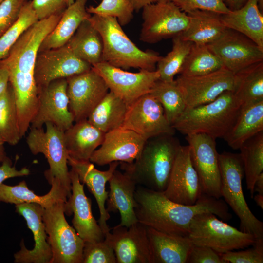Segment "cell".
Returning <instances> with one entry per match:
<instances>
[{
  "label": "cell",
  "instance_id": "obj_1",
  "mask_svg": "<svg viewBox=\"0 0 263 263\" xmlns=\"http://www.w3.org/2000/svg\"><path fill=\"white\" fill-rule=\"evenodd\" d=\"M63 12L39 20L30 26L11 47L6 57L0 60L9 74V82L15 95L20 135L24 136L38 107V90L34 70L39 47L53 30Z\"/></svg>",
  "mask_w": 263,
  "mask_h": 263
},
{
  "label": "cell",
  "instance_id": "obj_2",
  "mask_svg": "<svg viewBox=\"0 0 263 263\" xmlns=\"http://www.w3.org/2000/svg\"><path fill=\"white\" fill-rule=\"evenodd\" d=\"M134 198V210L139 222L171 235L188 236L192 219L200 213H212L225 221L232 217L224 200L205 194L195 204L187 205L170 200L163 192L137 186Z\"/></svg>",
  "mask_w": 263,
  "mask_h": 263
},
{
  "label": "cell",
  "instance_id": "obj_3",
  "mask_svg": "<svg viewBox=\"0 0 263 263\" xmlns=\"http://www.w3.org/2000/svg\"><path fill=\"white\" fill-rule=\"evenodd\" d=\"M181 145L171 134H163L148 139L139 157L132 164L121 163L136 183L158 192H164L170 179Z\"/></svg>",
  "mask_w": 263,
  "mask_h": 263
},
{
  "label": "cell",
  "instance_id": "obj_4",
  "mask_svg": "<svg viewBox=\"0 0 263 263\" xmlns=\"http://www.w3.org/2000/svg\"><path fill=\"white\" fill-rule=\"evenodd\" d=\"M88 19L102 38V62L124 69L156 70L162 56L154 51L139 48L126 35L116 18L93 14Z\"/></svg>",
  "mask_w": 263,
  "mask_h": 263
},
{
  "label": "cell",
  "instance_id": "obj_5",
  "mask_svg": "<svg viewBox=\"0 0 263 263\" xmlns=\"http://www.w3.org/2000/svg\"><path fill=\"white\" fill-rule=\"evenodd\" d=\"M241 108L233 92L227 91L211 102L186 109L172 126L186 135L203 133L215 139L223 138L235 121Z\"/></svg>",
  "mask_w": 263,
  "mask_h": 263
},
{
  "label": "cell",
  "instance_id": "obj_6",
  "mask_svg": "<svg viewBox=\"0 0 263 263\" xmlns=\"http://www.w3.org/2000/svg\"><path fill=\"white\" fill-rule=\"evenodd\" d=\"M221 174V197L240 221V230L263 239V223L250 210L244 195L242 179L244 175L240 154L224 151L218 153Z\"/></svg>",
  "mask_w": 263,
  "mask_h": 263
},
{
  "label": "cell",
  "instance_id": "obj_7",
  "mask_svg": "<svg viewBox=\"0 0 263 263\" xmlns=\"http://www.w3.org/2000/svg\"><path fill=\"white\" fill-rule=\"evenodd\" d=\"M46 130L30 127L26 143L34 155L43 154L49 165L44 175L50 184L58 182L66 192L68 199L71 196V181L68 169V153L66 148L64 132L51 123H46Z\"/></svg>",
  "mask_w": 263,
  "mask_h": 263
},
{
  "label": "cell",
  "instance_id": "obj_8",
  "mask_svg": "<svg viewBox=\"0 0 263 263\" xmlns=\"http://www.w3.org/2000/svg\"><path fill=\"white\" fill-rule=\"evenodd\" d=\"M188 237L193 244L210 247L220 254L247 248L257 240L253 235L237 229L210 212L193 217Z\"/></svg>",
  "mask_w": 263,
  "mask_h": 263
},
{
  "label": "cell",
  "instance_id": "obj_9",
  "mask_svg": "<svg viewBox=\"0 0 263 263\" xmlns=\"http://www.w3.org/2000/svg\"><path fill=\"white\" fill-rule=\"evenodd\" d=\"M67 201L44 208L42 218L52 252L50 263H82L84 242L65 217Z\"/></svg>",
  "mask_w": 263,
  "mask_h": 263
},
{
  "label": "cell",
  "instance_id": "obj_10",
  "mask_svg": "<svg viewBox=\"0 0 263 263\" xmlns=\"http://www.w3.org/2000/svg\"><path fill=\"white\" fill-rule=\"evenodd\" d=\"M140 39L155 43L182 33L188 27L189 18L173 2L154 3L144 6Z\"/></svg>",
  "mask_w": 263,
  "mask_h": 263
},
{
  "label": "cell",
  "instance_id": "obj_11",
  "mask_svg": "<svg viewBox=\"0 0 263 263\" xmlns=\"http://www.w3.org/2000/svg\"><path fill=\"white\" fill-rule=\"evenodd\" d=\"M104 80L109 91L131 105L144 94L150 93L160 79L158 72L140 70L132 73L101 62L92 66Z\"/></svg>",
  "mask_w": 263,
  "mask_h": 263
},
{
  "label": "cell",
  "instance_id": "obj_12",
  "mask_svg": "<svg viewBox=\"0 0 263 263\" xmlns=\"http://www.w3.org/2000/svg\"><path fill=\"white\" fill-rule=\"evenodd\" d=\"M186 138L203 194L221 198V179L216 139L203 133L188 135Z\"/></svg>",
  "mask_w": 263,
  "mask_h": 263
},
{
  "label": "cell",
  "instance_id": "obj_13",
  "mask_svg": "<svg viewBox=\"0 0 263 263\" xmlns=\"http://www.w3.org/2000/svg\"><path fill=\"white\" fill-rule=\"evenodd\" d=\"M207 45L223 66L233 74L263 61V48L243 34L228 28Z\"/></svg>",
  "mask_w": 263,
  "mask_h": 263
},
{
  "label": "cell",
  "instance_id": "obj_14",
  "mask_svg": "<svg viewBox=\"0 0 263 263\" xmlns=\"http://www.w3.org/2000/svg\"><path fill=\"white\" fill-rule=\"evenodd\" d=\"M121 127L132 130L146 140L163 134L174 135L159 102L150 93L129 106Z\"/></svg>",
  "mask_w": 263,
  "mask_h": 263
},
{
  "label": "cell",
  "instance_id": "obj_15",
  "mask_svg": "<svg viewBox=\"0 0 263 263\" xmlns=\"http://www.w3.org/2000/svg\"><path fill=\"white\" fill-rule=\"evenodd\" d=\"M67 88V79L61 78L38 90V107L30 127L40 128L51 123L64 132L73 125Z\"/></svg>",
  "mask_w": 263,
  "mask_h": 263
},
{
  "label": "cell",
  "instance_id": "obj_16",
  "mask_svg": "<svg viewBox=\"0 0 263 263\" xmlns=\"http://www.w3.org/2000/svg\"><path fill=\"white\" fill-rule=\"evenodd\" d=\"M89 63L77 57L67 44L54 49L38 51L34 76L38 90L52 81L78 75L92 69Z\"/></svg>",
  "mask_w": 263,
  "mask_h": 263
},
{
  "label": "cell",
  "instance_id": "obj_17",
  "mask_svg": "<svg viewBox=\"0 0 263 263\" xmlns=\"http://www.w3.org/2000/svg\"><path fill=\"white\" fill-rule=\"evenodd\" d=\"M175 81L183 96L186 109H190L211 102L225 91H233L234 74L223 67L202 75H180Z\"/></svg>",
  "mask_w": 263,
  "mask_h": 263
},
{
  "label": "cell",
  "instance_id": "obj_18",
  "mask_svg": "<svg viewBox=\"0 0 263 263\" xmlns=\"http://www.w3.org/2000/svg\"><path fill=\"white\" fill-rule=\"evenodd\" d=\"M66 79L69 109L75 122L87 119L109 92L105 81L92 67L88 71Z\"/></svg>",
  "mask_w": 263,
  "mask_h": 263
},
{
  "label": "cell",
  "instance_id": "obj_19",
  "mask_svg": "<svg viewBox=\"0 0 263 263\" xmlns=\"http://www.w3.org/2000/svg\"><path fill=\"white\" fill-rule=\"evenodd\" d=\"M104 239L113 249L117 263H152L147 227L139 222L128 227L115 226Z\"/></svg>",
  "mask_w": 263,
  "mask_h": 263
},
{
  "label": "cell",
  "instance_id": "obj_20",
  "mask_svg": "<svg viewBox=\"0 0 263 263\" xmlns=\"http://www.w3.org/2000/svg\"><path fill=\"white\" fill-rule=\"evenodd\" d=\"M170 200L181 204H195L202 196L201 182L191 159L188 145H181L169 184L163 192Z\"/></svg>",
  "mask_w": 263,
  "mask_h": 263
},
{
  "label": "cell",
  "instance_id": "obj_21",
  "mask_svg": "<svg viewBox=\"0 0 263 263\" xmlns=\"http://www.w3.org/2000/svg\"><path fill=\"white\" fill-rule=\"evenodd\" d=\"M146 141L134 132L121 127L105 133L102 144L90 161L99 166L113 162L132 164L140 155Z\"/></svg>",
  "mask_w": 263,
  "mask_h": 263
},
{
  "label": "cell",
  "instance_id": "obj_22",
  "mask_svg": "<svg viewBox=\"0 0 263 263\" xmlns=\"http://www.w3.org/2000/svg\"><path fill=\"white\" fill-rule=\"evenodd\" d=\"M71 196L66 203L65 214H74L72 222L74 228L85 242H96L104 240L105 236L93 215L91 201L85 193L77 173L71 168Z\"/></svg>",
  "mask_w": 263,
  "mask_h": 263
},
{
  "label": "cell",
  "instance_id": "obj_23",
  "mask_svg": "<svg viewBox=\"0 0 263 263\" xmlns=\"http://www.w3.org/2000/svg\"><path fill=\"white\" fill-rule=\"evenodd\" d=\"M16 210L26 221L32 231L35 242L32 249H28L23 241L20 249L14 254L16 263H50L52 252L42 218L43 207L40 205L30 203L16 205Z\"/></svg>",
  "mask_w": 263,
  "mask_h": 263
},
{
  "label": "cell",
  "instance_id": "obj_24",
  "mask_svg": "<svg viewBox=\"0 0 263 263\" xmlns=\"http://www.w3.org/2000/svg\"><path fill=\"white\" fill-rule=\"evenodd\" d=\"M68 164L77 173L80 181L87 185L90 191L95 197L100 213L98 223L105 236L110 230L107 224L110 216L105 207L108 195L105 186L120 165V162H113L110 163L109 169L105 171L95 169L90 161H78L69 156Z\"/></svg>",
  "mask_w": 263,
  "mask_h": 263
},
{
  "label": "cell",
  "instance_id": "obj_25",
  "mask_svg": "<svg viewBox=\"0 0 263 263\" xmlns=\"http://www.w3.org/2000/svg\"><path fill=\"white\" fill-rule=\"evenodd\" d=\"M110 191L106 200L107 212L120 214L119 226L130 227L137 223L135 213L136 201L134 193L137 184L126 172L115 170L109 180Z\"/></svg>",
  "mask_w": 263,
  "mask_h": 263
},
{
  "label": "cell",
  "instance_id": "obj_26",
  "mask_svg": "<svg viewBox=\"0 0 263 263\" xmlns=\"http://www.w3.org/2000/svg\"><path fill=\"white\" fill-rule=\"evenodd\" d=\"M105 133L87 119L75 122L64 132V139L68 155L71 158L87 161L102 144Z\"/></svg>",
  "mask_w": 263,
  "mask_h": 263
},
{
  "label": "cell",
  "instance_id": "obj_27",
  "mask_svg": "<svg viewBox=\"0 0 263 263\" xmlns=\"http://www.w3.org/2000/svg\"><path fill=\"white\" fill-rule=\"evenodd\" d=\"M152 263H186L193 245L188 236L165 233L147 227Z\"/></svg>",
  "mask_w": 263,
  "mask_h": 263
},
{
  "label": "cell",
  "instance_id": "obj_28",
  "mask_svg": "<svg viewBox=\"0 0 263 263\" xmlns=\"http://www.w3.org/2000/svg\"><path fill=\"white\" fill-rule=\"evenodd\" d=\"M258 2L249 0L239 10L220 14V18L226 28L243 34L263 48V16Z\"/></svg>",
  "mask_w": 263,
  "mask_h": 263
},
{
  "label": "cell",
  "instance_id": "obj_29",
  "mask_svg": "<svg viewBox=\"0 0 263 263\" xmlns=\"http://www.w3.org/2000/svg\"><path fill=\"white\" fill-rule=\"evenodd\" d=\"M87 0H75L63 12L53 30L42 42L38 51L54 49L67 44L81 23L91 14L86 8Z\"/></svg>",
  "mask_w": 263,
  "mask_h": 263
},
{
  "label": "cell",
  "instance_id": "obj_30",
  "mask_svg": "<svg viewBox=\"0 0 263 263\" xmlns=\"http://www.w3.org/2000/svg\"><path fill=\"white\" fill-rule=\"evenodd\" d=\"M189 18L187 28L180 37L197 45H207L219 38L226 27L220 14L207 10H194L187 13Z\"/></svg>",
  "mask_w": 263,
  "mask_h": 263
},
{
  "label": "cell",
  "instance_id": "obj_31",
  "mask_svg": "<svg viewBox=\"0 0 263 263\" xmlns=\"http://www.w3.org/2000/svg\"><path fill=\"white\" fill-rule=\"evenodd\" d=\"M263 131V100L241 108L232 126L223 139L234 150Z\"/></svg>",
  "mask_w": 263,
  "mask_h": 263
},
{
  "label": "cell",
  "instance_id": "obj_32",
  "mask_svg": "<svg viewBox=\"0 0 263 263\" xmlns=\"http://www.w3.org/2000/svg\"><path fill=\"white\" fill-rule=\"evenodd\" d=\"M50 185L49 192L43 196H39L28 188L24 181L15 186L2 183L0 185V202L15 205L33 203L45 208L59 200L68 201L66 192L58 183L53 181Z\"/></svg>",
  "mask_w": 263,
  "mask_h": 263
},
{
  "label": "cell",
  "instance_id": "obj_33",
  "mask_svg": "<svg viewBox=\"0 0 263 263\" xmlns=\"http://www.w3.org/2000/svg\"><path fill=\"white\" fill-rule=\"evenodd\" d=\"M66 44L77 57L92 66L102 62V38L88 19L81 23Z\"/></svg>",
  "mask_w": 263,
  "mask_h": 263
},
{
  "label": "cell",
  "instance_id": "obj_34",
  "mask_svg": "<svg viewBox=\"0 0 263 263\" xmlns=\"http://www.w3.org/2000/svg\"><path fill=\"white\" fill-rule=\"evenodd\" d=\"M232 92L241 107L263 100V61L234 74Z\"/></svg>",
  "mask_w": 263,
  "mask_h": 263
},
{
  "label": "cell",
  "instance_id": "obj_35",
  "mask_svg": "<svg viewBox=\"0 0 263 263\" xmlns=\"http://www.w3.org/2000/svg\"><path fill=\"white\" fill-rule=\"evenodd\" d=\"M128 107L121 99L109 91L87 120L105 133L122 126Z\"/></svg>",
  "mask_w": 263,
  "mask_h": 263
},
{
  "label": "cell",
  "instance_id": "obj_36",
  "mask_svg": "<svg viewBox=\"0 0 263 263\" xmlns=\"http://www.w3.org/2000/svg\"><path fill=\"white\" fill-rule=\"evenodd\" d=\"M239 150L247 188L253 198L255 182L263 172V131L246 140Z\"/></svg>",
  "mask_w": 263,
  "mask_h": 263
},
{
  "label": "cell",
  "instance_id": "obj_37",
  "mask_svg": "<svg viewBox=\"0 0 263 263\" xmlns=\"http://www.w3.org/2000/svg\"><path fill=\"white\" fill-rule=\"evenodd\" d=\"M0 136L10 145L18 144L22 138L19 129L15 93L9 82L0 95Z\"/></svg>",
  "mask_w": 263,
  "mask_h": 263
},
{
  "label": "cell",
  "instance_id": "obj_38",
  "mask_svg": "<svg viewBox=\"0 0 263 263\" xmlns=\"http://www.w3.org/2000/svg\"><path fill=\"white\" fill-rule=\"evenodd\" d=\"M149 93L161 104L166 117L171 126L186 109L183 96L175 80L167 82L159 79Z\"/></svg>",
  "mask_w": 263,
  "mask_h": 263
},
{
  "label": "cell",
  "instance_id": "obj_39",
  "mask_svg": "<svg viewBox=\"0 0 263 263\" xmlns=\"http://www.w3.org/2000/svg\"><path fill=\"white\" fill-rule=\"evenodd\" d=\"M223 67L219 58L207 45L193 43L179 74L185 76H199L213 72Z\"/></svg>",
  "mask_w": 263,
  "mask_h": 263
},
{
  "label": "cell",
  "instance_id": "obj_40",
  "mask_svg": "<svg viewBox=\"0 0 263 263\" xmlns=\"http://www.w3.org/2000/svg\"><path fill=\"white\" fill-rule=\"evenodd\" d=\"M172 38L171 50L165 56H162L156 65L159 79L167 82L173 81L175 75L180 73L193 44L183 39L179 34Z\"/></svg>",
  "mask_w": 263,
  "mask_h": 263
},
{
  "label": "cell",
  "instance_id": "obj_41",
  "mask_svg": "<svg viewBox=\"0 0 263 263\" xmlns=\"http://www.w3.org/2000/svg\"><path fill=\"white\" fill-rule=\"evenodd\" d=\"M38 20L31 1H28L22 8L17 21L0 37V60L6 57L22 33Z\"/></svg>",
  "mask_w": 263,
  "mask_h": 263
},
{
  "label": "cell",
  "instance_id": "obj_42",
  "mask_svg": "<svg viewBox=\"0 0 263 263\" xmlns=\"http://www.w3.org/2000/svg\"><path fill=\"white\" fill-rule=\"evenodd\" d=\"M86 9L90 14L114 17L121 26L129 24L133 18L134 10L127 0H102L97 6Z\"/></svg>",
  "mask_w": 263,
  "mask_h": 263
},
{
  "label": "cell",
  "instance_id": "obj_43",
  "mask_svg": "<svg viewBox=\"0 0 263 263\" xmlns=\"http://www.w3.org/2000/svg\"><path fill=\"white\" fill-rule=\"evenodd\" d=\"M82 263H117L113 249L104 239L96 242H85Z\"/></svg>",
  "mask_w": 263,
  "mask_h": 263
},
{
  "label": "cell",
  "instance_id": "obj_44",
  "mask_svg": "<svg viewBox=\"0 0 263 263\" xmlns=\"http://www.w3.org/2000/svg\"><path fill=\"white\" fill-rule=\"evenodd\" d=\"M252 248L220 254L226 263H263V239L257 240Z\"/></svg>",
  "mask_w": 263,
  "mask_h": 263
},
{
  "label": "cell",
  "instance_id": "obj_45",
  "mask_svg": "<svg viewBox=\"0 0 263 263\" xmlns=\"http://www.w3.org/2000/svg\"><path fill=\"white\" fill-rule=\"evenodd\" d=\"M27 0H4L0 3V37L18 20Z\"/></svg>",
  "mask_w": 263,
  "mask_h": 263
},
{
  "label": "cell",
  "instance_id": "obj_46",
  "mask_svg": "<svg viewBox=\"0 0 263 263\" xmlns=\"http://www.w3.org/2000/svg\"><path fill=\"white\" fill-rule=\"evenodd\" d=\"M186 13L194 10H207L223 14L230 10L222 0H169Z\"/></svg>",
  "mask_w": 263,
  "mask_h": 263
},
{
  "label": "cell",
  "instance_id": "obj_47",
  "mask_svg": "<svg viewBox=\"0 0 263 263\" xmlns=\"http://www.w3.org/2000/svg\"><path fill=\"white\" fill-rule=\"evenodd\" d=\"M31 2L38 20L62 13L68 6V0H33Z\"/></svg>",
  "mask_w": 263,
  "mask_h": 263
},
{
  "label": "cell",
  "instance_id": "obj_48",
  "mask_svg": "<svg viewBox=\"0 0 263 263\" xmlns=\"http://www.w3.org/2000/svg\"><path fill=\"white\" fill-rule=\"evenodd\" d=\"M186 263H226L220 253L212 248L193 244Z\"/></svg>",
  "mask_w": 263,
  "mask_h": 263
},
{
  "label": "cell",
  "instance_id": "obj_49",
  "mask_svg": "<svg viewBox=\"0 0 263 263\" xmlns=\"http://www.w3.org/2000/svg\"><path fill=\"white\" fill-rule=\"evenodd\" d=\"M29 174V169L25 167L20 170L17 169L15 166H12L11 160L7 157L0 166V185L7 179L27 176Z\"/></svg>",
  "mask_w": 263,
  "mask_h": 263
},
{
  "label": "cell",
  "instance_id": "obj_50",
  "mask_svg": "<svg viewBox=\"0 0 263 263\" xmlns=\"http://www.w3.org/2000/svg\"><path fill=\"white\" fill-rule=\"evenodd\" d=\"M230 11H235L244 6L249 0H222Z\"/></svg>",
  "mask_w": 263,
  "mask_h": 263
},
{
  "label": "cell",
  "instance_id": "obj_51",
  "mask_svg": "<svg viewBox=\"0 0 263 263\" xmlns=\"http://www.w3.org/2000/svg\"><path fill=\"white\" fill-rule=\"evenodd\" d=\"M9 83V74L7 70L0 65V95Z\"/></svg>",
  "mask_w": 263,
  "mask_h": 263
},
{
  "label": "cell",
  "instance_id": "obj_52",
  "mask_svg": "<svg viewBox=\"0 0 263 263\" xmlns=\"http://www.w3.org/2000/svg\"><path fill=\"white\" fill-rule=\"evenodd\" d=\"M134 11H138L144 6L155 3V0H127Z\"/></svg>",
  "mask_w": 263,
  "mask_h": 263
},
{
  "label": "cell",
  "instance_id": "obj_53",
  "mask_svg": "<svg viewBox=\"0 0 263 263\" xmlns=\"http://www.w3.org/2000/svg\"><path fill=\"white\" fill-rule=\"evenodd\" d=\"M254 191L258 194H263V172L258 176L255 182Z\"/></svg>",
  "mask_w": 263,
  "mask_h": 263
},
{
  "label": "cell",
  "instance_id": "obj_54",
  "mask_svg": "<svg viewBox=\"0 0 263 263\" xmlns=\"http://www.w3.org/2000/svg\"><path fill=\"white\" fill-rule=\"evenodd\" d=\"M5 143L3 139L0 136V164L2 163L8 157L4 148V145Z\"/></svg>",
  "mask_w": 263,
  "mask_h": 263
},
{
  "label": "cell",
  "instance_id": "obj_55",
  "mask_svg": "<svg viewBox=\"0 0 263 263\" xmlns=\"http://www.w3.org/2000/svg\"><path fill=\"white\" fill-rule=\"evenodd\" d=\"M254 199L256 204L262 209H263V194L257 193L255 196H253Z\"/></svg>",
  "mask_w": 263,
  "mask_h": 263
},
{
  "label": "cell",
  "instance_id": "obj_56",
  "mask_svg": "<svg viewBox=\"0 0 263 263\" xmlns=\"http://www.w3.org/2000/svg\"><path fill=\"white\" fill-rule=\"evenodd\" d=\"M169 1V0H155V3H165Z\"/></svg>",
  "mask_w": 263,
  "mask_h": 263
},
{
  "label": "cell",
  "instance_id": "obj_57",
  "mask_svg": "<svg viewBox=\"0 0 263 263\" xmlns=\"http://www.w3.org/2000/svg\"><path fill=\"white\" fill-rule=\"evenodd\" d=\"M259 7L260 8V10L263 12V0H259Z\"/></svg>",
  "mask_w": 263,
  "mask_h": 263
},
{
  "label": "cell",
  "instance_id": "obj_58",
  "mask_svg": "<svg viewBox=\"0 0 263 263\" xmlns=\"http://www.w3.org/2000/svg\"><path fill=\"white\" fill-rule=\"evenodd\" d=\"M74 0H68V6L72 4L74 2Z\"/></svg>",
  "mask_w": 263,
  "mask_h": 263
},
{
  "label": "cell",
  "instance_id": "obj_59",
  "mask_svg": "<svg viewBox=\"0 0 263 263\" xmlns=\"http://www.w3.org/2000/svg\"><path fill=\"white\" fill-rule=\"evenodd\" d=\"M4 0H0V3Z\"/></svg>",
  "mask_w": 263,
  "mask_h": 263
}]
</instances>
